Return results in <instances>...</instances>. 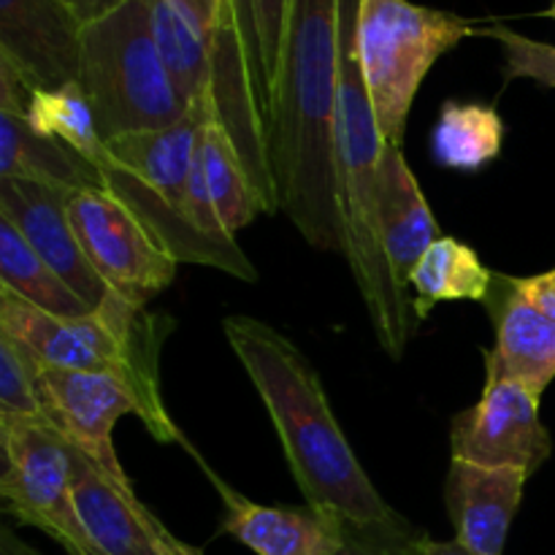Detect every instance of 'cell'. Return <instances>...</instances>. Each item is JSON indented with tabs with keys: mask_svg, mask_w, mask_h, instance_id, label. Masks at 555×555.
<instances>
[{
	"mask_svg": "<svg viewBox=\"0 0 555 555\" xmlns=\"http://www.w3.org/2000/svg\"><path fill=\"white\" fill-rule=\"evenodd\" d=\"M515 291L555 323V269L531 276H513Z\"/></svg>",
	"mask_w": 555,
	"mask_h": 555,
	"instance_id": "obj_31",
	"label": "cell"
},
{
	"mask_svg": "<svg viewBox=\"0 0 555 555\" xmlns=\"http://www.w3.org/2000/svg\"><path fill=\"white\" fill-rule=\"evenodd\" d=\"M201 155H204L206 182H209L217 217L222 228L236 238V233L247 228L255 217L266 215V206L231 133L211 112L206 114L204 128H201Z\"/></svg>",
	"mask_w": 555,
	"mask_h": 555,
	"instance_id": "obj_22",
	"label": "cell"
},
{
	"mask_svg": "<svg viewBox=\"0 0 555 555\" xmlns=\"http://www.w3.org/2000/svg\"><path fill=\"white\" fill-rule=\"evenodd\" d=\"M119 3H125V0H74L76 11H79V16L85 22L98 20V16L108 14V11L117 9Z\"/></svg>",
	"mask_w": 555,
	"mask_h": 555,
	"instance_id": "obj_34",
	"label": "cell"
},
{
	"mask_svg": "<svg viewBox=\"0 0 555 555\" xmlns=\"http://www.w3.org/2000/svg\"><path fill=\"white\" fill-rule=\"evenodd\" d=\"M38 401H41V415L81 455H87L92 464L101 466L108 477L122 486H133L114 450V426L125 415L139 417L157 442H177L190 448L166 406L152 404L139 388L112 374L41 366Z\"/></svg>",
	"mask_w": 555,
	"mask_h": 555,
	"instance_id": "obj_9",
	"label": "cell"
},
{
	"mask_svg": "<svg viewBox=\"0 0 555 555\" xmlns=\"http://www.w3.org/2000/svg\"><path fill=\"white\" fill-rule=\"evenodd\" d=\"M529 475L518 469H486L450 459L444 507L455 542L475 555H504L509 529L524 502Z\"/></svg>",
	"mask_w": 555,
	"mask_h": 555,
	"instance_id": "obj_16",
	"label": "cell"
},
{
	"mask_svg": "<svg viewBox=\"0 0 555 555\" xmlns=\"http://www.w3.org/2000/svg\"><path fill=\"white\" fill-rule=\"evenodd\" d=\"M38 374H41V363L20 341L0 334V415H41Z\"/></svg>",
	"mask_w": 555,
	"mask_h": 555,
	"instance_id": "obj_26",
	"label": "cell"
},
{
	"mask_svg": "<svg viewBox=\"0 0 555 555\" xmlns=\"http://www.w3.org/2000/svg\"><path fill=\"white\" fill-rule=\"evenodd\" d=\"M25 119L33 130L63 141L68 150H74L76 155H81L101 171L103 160H106V139L101 135L90 98L85 95L79 81H70L57 90L33 92Z\"/></svg>",
	"mask_w": 555,
	"mask_h": 555,
	"instance_id": "obj_25",
	"label": "cell"
},
{
	"mask_svg": "<svg viewBox=\"0 0 555 555\" xmlns=\"http://www.w3.org/2000/svg\"><path fill=\"white\" fill-rule=\"evenodd\" d=\"M341 0H291L269 108V163L280 215L314 249L341 255L336 188Z\"/></svg>",
	"mask_w": 555,
	"mask_h": 555,
	"instance_id": "obj_1",
	"label": "cell"
},
{
	"mask_svg": "<svg viewBox=\"0 0 555 555\" xmlns=\"http://www.w3.org/2000/svg\"><path fill=\"white\" fill-rule=\"evenodd\" d=\"M74 504L90 555H160V520L135 496L133 486L117 482L81 453Z\"/></svg>",
	"mask_w": 555,
	"mask_h": 555,
	"instance_id": "obj_17",
	"label": "cell"
},
{
	"mask_svg": "<svg viewBox=\"0 0 555 555\" xmlns=\"http://www.w3.org/2000/svg\"><path fill=\"white\" fill-rule=\"evenodd\" d=\"M0 177L70 190H106L101 171L57 139L41 135L25 117L0 112Z\"/></svg>",
	"mask_w": 555,
	"mask_h": 555,
	"instance_id": "obj_19",
	"label": "cell"
},
{
	"mask_svg": "<svg viewBox=\"0 0 555 555\" xmlns=\"http://www.w3.org/2000/svg\"><path fill=\"white\" fill-rule=\"evenodd\" d=\"M70 195V190L52 184L0 177V217L30 242L87 307L98 309L112 298V291L92 269L76 238L68 217Z\"/></svg>",
	"mask_w": 555,
	"mask_h": 555,
	"instance_id": "obj_12",
	"label": "cell"
},
{
	"mask_svg": "<svg viewBox=\"0 0 555 555\" xmlns=\"http://www.w3.org/2000/svg\"><path fill=\"white\" fill-rule=\"evenodd\" d=\"M85 20L70 0H0V57L36 90L79 81Z\"/></svg>",
	"mask_w": 555,
	"mask_h": 555,
	"instance_id": "obj_13",
	"label": "cell"
},
{
	"mask_svg": "<svg viewBox=\"0 0 555 555\" xmlns=\"http://www.w3.org/2000/svg\"><path fill=\"white\" fill-rule=\"evenodd\" d=\"M233 5H236V16H238V25H242V36H244V43H247L249 60H253L255 70H258L260 81H263L266 92H269V81H266V70H263V57H260L258 30H255V20H253V5H249V0H233Z\"/></svg>",
	"mask_w": 555,
	"mask_h": 555,
	"instance_id": "obj_32",
	"label": "cell"
},
{
	"mask_svg": "<svg viewBox=\"0 0 555 555\" xmlns=\"http://www.w3.org/2000/svg\"><path fill=\"white\" fill-rule=\"evenodd\" d=\"M150 14L157 52L179 98L188 103V108L201 106L204 98L211 95L215 81L211 43L168 0H150Z\"/></svg>",
	"mask_w": 555,
	"mask_h": 555,
	"instance_id": "obj_24",
	"label": "cell"
},
{
	"mask_svg": "<svg viewBox=\"0 0 555 555\" xmlns=\"http://www.w3.org/2000/svg\"><path fill=\"white\" fill-rule=\"evenodd\" d=\"M493 323V347L482 352L486 379L520 383L537 396L555 379V323L531 307L509 274H493V287L482 301Z\"/></svg>",
	"mask_w": 555,
	"mask_h": 555,
	"instance_id": "obj_15",
	"label": "cell"
},
{
	"mask_svg": "<svg viewBox=\"0 0 555 555\" xmlns=\"http://www.w3.org/2000/svg\"><path fill=\"white\" fill-rule=\"evenodd\" d=\"M190 455L209 475L215 491L222 496V534L255 555H334L345 545V520L312 504H258L228 486L211 466L204 464L198 450Z\"/></svg>",
	"mask_w": 555,
	"mask_h": 555,
	"instance_id": "obj_14",
	"label": "cell"
},
{
	"mask_svg": "<svg viewBox=\"0 0 555 555\" xmlns=\"http://www.w3.org/2000/svg\"><path fill=\"white\" fill-rule=\"evenodd\" d=\"M68 217L87 260L108 291L133 307L160 296L177 280V260L150 228L106 190H79L68 201Z\"/></svg>",
	"mask_w": 555,
	"mask_h": 555,
	"instance_id": "obj_10",
	"label": "cell"
},
{
	"mask_svg": "<svg viewBox=\"0 0 555 555\" xmlns=\"http://www.w3.org/2000/svg\"><path fill=\"white\" fill-rule=\"evenodd\" d=\"M0 455L5 515L52 537L68 555H90L74 504L79 450L43 415H0Z\"/></svg>",
	"mask_w": 555,
	"mask_h": 555,
	"instance_id": "obj_8",
	"label": "cell"
},
{
	"mask_svg": "<svg viewBox=\"0 0 555 555\" xmlns=\"http://www.w3.org/2000/svg\"><path fill=\"white\" fill-rule=\"evenodd\" d=\"M160 555H204V553H201L198 547L182 542L179 537H173L171 531L163 526L160 529Z\"/></svg>",
	"mask_w": 555,
	"mask_h": 555,
	"instance_id": "obj_35",
	"label": "cell"
},
{
	"mask_svg": "<svg viewBox=\"0 0 555 555\" xmlns=\"http://www.w3.org/2000/svg\"><path fill=\"white\" fill-rule=\"evenodd\" d=\"M249 5H253V20H255V30H258L260 57H263V70H266V81H269V101H271L276 70H280L282 43H285L287 5H291V0H249Z\"/></svg>",
	"mask_w": 555,
	"mask_h": 555,
	"instance_id": "obj_29",
	"label": "cell"
},
{
	"mask_svg": "<svg viewBox=\"0 0 555 555\" xmlns=\"http://www.w3.org/2000/svg\"><path fill=\"white\" fill-rule=\"evenodd\" d=\"M173 323L146 314L117 293L79 318H57L0 287V334L20 341L43 369L112 374L163 404L157 356Z\"/></svg>",
	"mask_w": 555,
	"mask_h": 555,
	"instance_id": "obj_5",
	"label": "cell"
},
{
	"mask_svg": "<svg viewBox=\"0 0 555 555\" xmlns=\"http://www.w3.org/2000/svg\"><path fill=\"white\" fill-rule=\"evenodd\" d=\"M477 22L412 0L358 3V57L385 144L404 146L417 90L439 57L477 36Z\"/></svg>",
	"mask_w": 555,
	"mask_h": 555,
	"instance_id": "obj_7",
	"label": "cell"
},
{
	"mask_svg": "<svg viewBox=\"0 0 555 555\" xmlns=\"http://www.w3.org/2000/svg\"><path fill=\"white\" fill-rule=\"evenodd\" d=\"M222 334L253 379L304 502L366 531L410 526L369 480L336 423L318 369L269 323L231 314Z\"/></svg>",
	"mask_w": 555,
	"mask_h": 555,
	"instance_id": "obj_2",
	"label": "cell"
},
{
	"mask_svg": "<svg viewBox=\"0 0 555 555\" xmlns=\"http://www.w3.org/2000/svg\"><path fill=\"white\" fill-rule=\"evenodd\" d=\"M358 3L339 9V95H336V188L341 258L350 266L379 347L401 361L421 318L415 298L396 282L379 228V160L385 141L374 119L358 57Z\"/></svg>",
	"mask_w": 555,
	"mask_h": 555,
	"instance_id": "obj_3",
	"label": "cell"
},
{
	"mask_svg": "<svg viewBox=\"0 0 555 555\" xmlns=\"http://www.w3.org/2000/svg\"><path fill=\"white\" fill-rule=\"evenodd\" d=\"M421 555H475V553L466 551V547L455 540L437 542V540H431V537H426L421 545Z\"/></svg>",
	"mask_w": 555,
	"mask_h": 555,
	"instance_id": "obj_36",
	"label": "cell"
},
{
	"mask_svg": "<svg viewBox=\"0 0 555 555\" xmlns=\"http://www.w3.org/2000/svg\"><path fill=\"white\" fill-rule=\"evenodd\" d=\"M504 135L507 125L493 106L444 101L431 130V160L444 171H482L499 160Z\"/></svg>",
	"mask_w": 555,
	"mask_h": 555,
	"instance_id": "obj_20",
	"label": "cell"
},
{
	"mask_svg": "<svg viewBox=\"0 0 555 555\" xmlns=\"http://www.w3.org/2000/svg\"><path fill=\"white\" fill-rule=\"evenodd\" d=\"M168 3H171L173 9H179V14H182L209 43L228 20L238 22L233 0H168Z\"/></svg>",
	"mask_w": 555,
	"mask_h": 555,
	"instance_id": "obj_30",
	"label": "cell"
},
{
	"mask_svg": "<svg viewBox=\"0 0 555 555\" xmlns=\"http://www.w3.org/2000/svg\"><path fill=\"white\" fill-rule=\"evenodd\" d=\"M379 228L396 282L406 287L412 269L442 236L439 222L401 146L385 144L379 160Z\"/></svg>",
	"mask_w": 555,
	"mask_h": 555,
	"instance_id": "obj_18",
	"label": "cell"
},
{
	"mask_svg": "<svg viewBox=\"0 0 555 555\" xmlns=\"http://www.w3.org/2000/svg\"><path fill=\"white\" fill-rule=\"evenodd\" d=\"M70 3H74V0H70Z\"/></svg>",
	"mask_w": 555,
	"mask_h": 555,
	"instance_id": "obj_38",
	"label": "cell"
},
{
	"mask_svg": "<svg viewBox=\"0 0 555 555\" xmlns=\"http://www.w3.org/2000/svg\"><path fill=\"white\" fill-rule=\"evenodd\" d=\"M423 540L426 534L412 524L385 531H366L345 524V545L334 555H421Z\"/></svg>",
	"mask_w": 555,
	"mask_h": 555,
	"instance_id": "obj_28",
	"label": "cell"
},
{
	"mask_svg": "<svg viewBox=\"0 0 555 555\" xmlns=\"http://www.w3.org/2000/svg\"><path fill=\"white\" fill-rule=\"evenodd\" d=\"M206 114L209 103L204 101L182 122L106 141L103 184L150 228L177 263L211 266L236 280L258 282V269L238 242H215L188 215L190 171Z\"/></svg>",
	"mask_w": 555,
	"mask_h": 555,
	"instance_id": "obj_4",
	"label": "cell"
},
{
	"mask_svg": "<svg viewBox=\"0 0 555 555\" xmlns=\"http://www.w3.org/2000/svg\"><path fill=\"white\" fill-rule=\"evenodd\" d=\"M540 399L520 383L486 379L480 401L453 417L450 459L537 475L553 453L551 431L540 417Z\"/></svg>",
	"mask_w": 555,
	"mask_h": 555,
	"instance_id": "obj_11",
	"label": "cell"
},
{
	"mask_svg": "<svg viewBox=\"0 0 555 555\" xmlns=\"http://www.w3.org/2000/svg\"><path fill=\"white\" fill-rule=\"evenodd\" d=\"M79 85L106 141L168 128L193 112L157 52L150 0H125L85 22Z\"/></svg>",
	"mask_w": 555,
	"mask_h": 555,
	"instance_id": "obj_6",
	"label": "cell"
},
{
	"mask_svg": "<svg viewBox=\"0 0 555 555\" xmlns=\"http://www.w3.org/2000/svg\"><path fill=\"white\" fill-rule=\"evenodd\" d=\"M547 16H553V20H555V3L551 5V9H547Z\"/></svg>",
	"mask_w": 555,
	"mask_h": 555,
	"instance_id": "obj_37",
	"label": "cell"
},
{
	"mask_svg": "<svg viewBox=\"0 0 555 555\" xmlns=\"http://www.w3.org/2000/svg\"><path fill=\"white\" fill-rule=\"evenodd\" d=\"M0 555H41L33 545L16 537L11 526H0Z\"/></svg>",
	"mask_w": 555,
	"mask_h": 555,
	"instance_id": "obj_33",
	"label": "cell"
},
{
	"mask_svg": "<svg viewBox=\"0 0 555 555\" xmlns=\"http://www.w3.org/2000/svg\"><path fill=\"white\" fill-rule=\"evenodd\" d=\"M493 274L469 244L453 236H439L412 269L406 291H415L417 318H426L434 304L477 301L482 304L493 287Z\"/></svg>",
	"mask_w": 555,
	"mask_h": 555,
	"instance_id": "obj_21",
	"label": "cell"
},
{
	"mask_svg": "<svg viewBox=\"0 0 555 555\" xmlns=\"http://www.w3.org/2000/svg\"><path fill=\"white\" fill-rule=\"evenodd\" d=\"M0 287L57 318H79L92 312L3 217H0Z\"/></svg>",
	"mask_w": 555,
	"mask_h": 555,
	"instance_id": "obj_23",
	"label": "cell"
},
{
	"mask_svg": "<svg viewBox=\"0 0 555 555\" xmlns=\"http://www.w3.org/2000/svg\"><path fill=\"white\" fill-rule=\"evenodd\" d=\"M477 36L499 41L504 52V81L531 79L542 87H555V47L509 30L507 25L477 27Z\"/></svg>",
	"mask_w": 555,
	"mask_h": 555,
	"instance_id": "obj_27",
	"label": "cell"
}]
</instances>
